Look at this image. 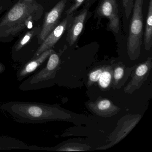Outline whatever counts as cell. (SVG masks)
Here are the masks:
<instances>
[{"instance_id":"277c9868","label":"cell","mask_w":152,"mask_h":152,"mask_svg":"<svg viewBox=\"0 0 152 152\" xmlns=\"http://www.w3.org/2000/svg\"><path fill=\"white\" fill-rule=\"evenodd\" d=\"M143 0H135L133 13L127 40V53L131 60H136L140 54L143 37Z\"/></svg>"},{"instance_id":"5b68a950","label":"cell","mask_w":152,"mask_h":152,"mask_svg":"<svg viewBox=\"0 0 152 152\" xmlns=\"http://www.w3.org/2000/svg\"><path fill=\"white\" fill-rule=\"evenodd\" d=\"M66 1V0H61L45 15L42 27L38 35V42L39 44L43 42L58 25L62 13L65 8Z\"/></svg>"},{"instance_id":"2e32d148","label":"cell","mask_w":152,"mask_h":152,"mask_svg":"<svg viewBox=\"0 0 152 152\" xmlns=\"http://www.w3.org/2000/svg\"><path fill=\"white\" fill-rule=\"evenodd\" d=\"M54 147V150L57 151H85L90 149V147L86 144L78 142H70L62 144Z\"/></svg>"},{"instance_id":"3957f363","label":"cell","mask_w":152,"mask_h":152,"mask_svg":"<svg viewBox=\"0 0 152 152\" xmlns=\"http://www.w3.org/2000/svg\"><path fill=\"white\" fill-rule=\"evenodd\" d=\"M60 68V56L54 51L49 57L46 66L29 76L21 83L18 88L23 91H28L47 88L50 82L55 79Z\"/></svg>"},{"instance_id":"9a60e30c","label":"cell","mask_w":152,"mask_h":152,"mask_svg":"<svg viewBox=\"0 0 152 152\" xmlns=\"http://www.w3.org/2000/svg\"><path fill=\"white\" fill-rule=\"evenodd\" d=\"M113 68L112 65H106L97 82L99 88L102 91L109 90L112 85Z\"/></svg>"},{"instance_id":"7a4b0ae2","label":"cell","mask_w":152,"mask_h":152,"mask_svg":"<svg viewBox=\"0 0 152 152\" xmlns=\"http://www.w3.org/2000/svg\"><path fill=\"white\" fill-rule=\"evenodd\" d=\"M43 10L34 0H20L0 21V38L16 37L27 26L32 27Z\"/></svg>"},{"instance_id":"5bb4252c","label":"cell","mask_w":152,"mask_h":152,"mask_svg":"<svg viewBox=\"0 0 152 152\" xmlns=\"http://www.w3.org/2000/svg\"><path fill=\"white\" fill-rule=\"evenodd\" d=\"M144 34L145 49L149 50L152 46V0H149Z\"/></svg>"},{"instance_id":"30bf717a","label":"cell","mask_w":152,"mask_h":152,"mask_svg":"<svg viewBox=\"0 0 152 152\" xmlns=\"http://www.w3.org/2000/svg\"><path fill=\"white\" fill-rule=\"evenodd\" d=\"M87 108L100 117L108 118L117 114L121 108L114 104L110 99L98 98L96 101L88 102L86 104Z\"/></svg>"},{"instance_id":"e0dca14e","label":"cell","mask_w":152,"mask_h":152,"mask_svg":"<svg viewBox=\"0 0 152 152\" xmlns=\"http://www.w3.org/2000/svg\"><path fill=\"white\" fill-rule=\"evenodd\" d=\"M40 30L37 27H35L32 30L28 31L15 46L14 49L15 52H18L22 49L34 36L39 33Z\"/></svg>"},{"instance_id":"8fae6325","label":"cell","mask_w":152,"mask_h":152,"mask_svg":"<svg viewBox=\"0 0 152 152\" xmlns=\"http://www.w3.org/2000/svg\"><path fill=\"white\" fill-rule=\"evenodd\" d=\"M54 50L50 49L44 51L35 58H32L25 63L17 72V80L22 81L24 79L31 75L40 66H41L48 58Z\"/></svg>"},{"instance_id":"44dd1931","label":"cell","mask_w":152,"mask_h":152,"mask_svg":"<svg viewBox=\"0 0 152 152\" xmlns=\"http://www.w3.org/2000/svg\"><path fill=\"white\" fill-rule=\"evenodd\" d=\"M5 67L1 63H0V74L5 71Z\"/></svg>"},{"instance_id":"ba28073f","label":"cell","mask_w":152,"mask_h":152,"mask_svg":"<svg viewBox=\"0 0 152 152\" xmlns=\"http://www.w3.org/2000/svg\"><path fill=\"white\" fill-rule=\"evenodd\" d=\"M118 4L116 0H101L97 9L99 16L105 17L109 22L110 30L117 34L120 30V21Z\"/></svg>"},{"instance_id":"4fadbf2b","label":"cell","mask_w":152,"mask_h":152,"mask_svg":"<svg viewBox=\"0 0 152 152\" xmlns=\"http://www.w3.org/2000/svg\"><path fill=\"white\" fill-rule=\"evenodd\" d=\"M112 66L113 75L111 87L113 89H119L125 84L136 65L132 67H126L122 62H119L112 64Z\"/></svg>"},{"instance_id":"8992f818","label":"cell","mask_w":152,"mask_h":152,"mask_svg":"<svg viewBox=\"0 0 152 152\" xmlns=\"http://www.w3.org/2000/svg\"><path fill=\"white\" fill-rule=\"evenodd\" d=\"M142 116L139 115H129L122 117L117 123V128L115 130L111 137V143L102 147L97 148V150L107 149L117 144L124 138L128 133L138 123Z\"/></svg>"},{"instance_id":"ffe728a7","label":"cell","mask_w":152,"mask_h":152,"mask_svg":"<svg viewBox=\"0 0 152 152\" xmlns=\"http://www.w3.org/2000/svg\"><path fill=\"white\" fill-rule=\"evenodd\" d=\"M85 0H73V3L71 7L67 10L66 11L67 15H72L74 12L77 9L80 7V6L83 3Z\"/></svg>"},{"instance_id":"7c38bea8","label":"cell","mask_w":152,"mask_h":152,"mask_svg":"<svg viewBox=\"0 0 152 152\" xmlns=\"http://www.w3.org/2000/svg\"><path fill=\"white\" fill-rule=\"evenodd\" d=\"M87 14V10H84L72 19L67 29L66 40L68 42L69 46H72L75 44L81 33Z\"/></svg>"},{"instance_id":"9c48e42d","label":"cell","mask_w":152,"mask_h":152,"mask_svg":"<svg viewBox=\"0 0 152 152\" xmlns=\"http://www.w3.org/2000/svg\"><path fill=\"white\" fill-rule=\"evenodd\" d=\"M72 19V14L67 15L61 23L58 25L41 44L34 53L32 58L37 57L44 51L51 49L64 33Z\"/></svg>"},{"instance_id":"ac0fdd59","label":"cell","mask_w":152,"mask_h":152,"mask_svg":"<svg viewBox=\"0 0 152 152\" xmlns=\"http://www.w3.org/2000/svg\"><path fill=\"white\" fill-rule=\"evenodd\" d=\"M105 66L106 65H105L97 66L90 72L88 74V78L87 83V86L88 87H90L94 83L97 82L101 74L104 69Z\"/></svg>"},{"instance_id":"d6986e66","label":"cell","mask_w":152,"mask_h":152,"mask_svg":"<svg viewBox=\"0 0 152 152\" xmlns=\"http://www.w3.org/2000/svg\"><path fill=\"white\" fill-rule=\"evenodd\" d=\"M122 3L126 18H129L133 9L134 0H122Z\"/></svg>"},{"instance_id":"52a82bcc","label":"cell","mask_w":152,"mask_h":152,"mask_svg":"<svg viewBox=\"0 0 152 152\" xmlns=\"http://www.w3.org/2000/svg\"><path fill=\"white\" fill-rule=\"evenodd\" d=\"M152 68V58L148 57L145 62L136 65L131 74V80L124 88V91L127 94H132L139 89L147 80Z\"/></svg>"},{"instance_id":"6da1fadb","label":"cell","mask_w":152,"mask_h":152,"mask_svg":"<svg viewBox=\"0 0 152 152\" xmlns=\"http://www.w3.org/2000/svg\"><path fill=\"white\" fill-rule=\"evenodd\" d=\"M1 108L15 121L21 123L36 124L66 121L71 117L58 106L38 102L11 101L3 104Z\"/></svg>"},{"instance_id":"7402d4cb","label":"cell","mask_w":152,"mask_h":152,"mask_svg":"<svg viewBox=\"0 0 152 152\" xmlns=\"http://www.w3.org/2000/svg\"><path fill=\"white\" fill-rule=\"evenodd\" d=\"M1 8L0 7V11H1Z\"/></svg>"}]
</instances>
